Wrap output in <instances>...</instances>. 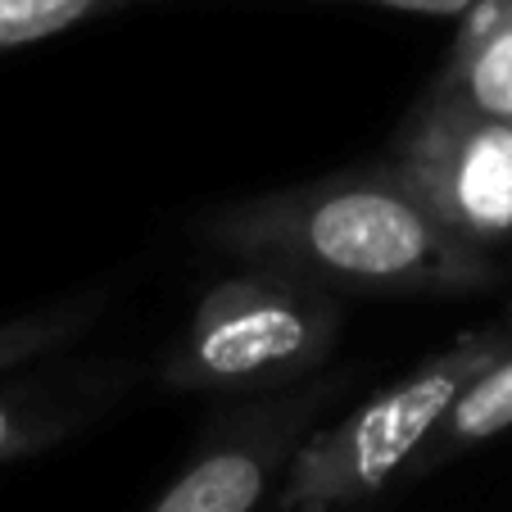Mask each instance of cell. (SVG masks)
<instances>
[{"label":"cell","mask_w":512,"mask_h":512,"mask_svg":"<svg viewBox=\"0 0 512 512\" xmlns=\"http://www.w3.org/2000/svg\"><path fill=\"white\" fill-rule=\"evenodd\" d=\"M204 232L250 268L295 272L336 295H476L499 277L490 254L445 232L386 164L250 195Z\"/></svg>","instance_id":"cell-1"},{"label":"cell","mask_w":512,"mask_h":512,"mask_svg":"<svg viewBox=\"0 0 512 512\" xmlns=\"http://www.w3.org/2000/svg\"><path fill=\"white\" fill-rule=\"evenodd\" d=\"M512 349V331H472L449 349L431 354L422 368L340 417L336 426L309 431L290 458L277 490L281 512H349L381 494L408 472L413 454L431 440L440 417L454 408L463 386Z\"/></svg>","instance_id":"cell-2"},{"label":"cell","mask_w":512,"mask_h":512,"mask_svg":"<svg viewBox=\"0 0 512 512\" xmlns=\"http://www.w3.org/2000/svg\"><path fill=\"white\" fill-rule=\"evenodd\" d=\"M340 295L277 268L213 281L195 304L164 381L177 390H254L318 372L340 340Z\"/></svg>","instance_id":"cell-3"},{"label":"cell","mask_w":512,"mask_h":512,"mask_svg":"<svg viewBox=\"0 0 512 512\" xmlns=\"http://www.w3.org/2000/svg\"><path fill=\"white\" fill-rule=\"evenodd\" d=\"M390 177L458 241L490 250L512 236V123L431 87L395 136Z\"/></svg>","instance_id":"cell-4"},{"label":"cell","mask_w":512,"mask_h":512,"mask_svg":"<svg viewBox=\"0 0 512 512\" xmlns=\"http://www.w3.org/2000/svg\"><path fill=\"white\" fill-rule=\"evenodd\" d=\"M331 390L336 381H313L290 399L250 408L241 422L213 435L150 512H254L309 440L313 417Z\"/></svg>","instance_id":"cell-5"},{"label":"cell","mask_w":512,"mask_h":512,"mask_svg":"<svg viewBox=\"0 0 512 512\" xmlns=\"http://www.w3.org/2000/svg\"><path fill=\"white\" fill-rule=\"evenodd\" d=\"M435 87L508 123L512 105V0H472Z\"/></svg>","instance_id":"cell-6"},{"label":"cell","mask_w":512,"mask_h":512,"mask_svg":"<svg viewBox=\"0 0 512 512\" xmlns=\"http://www.w3.org/2000/svg\"><path fill=\"white\" fill-rule=\"evenodd\" d=\"M508 426H512V349L467 381L463 395L454 399V408L431 431V440L413 454L408 472H435V467L449 463L454 454L485 445V440L503 435Z\"/></svg>","instance_id":"cell-7"},{"label":"cell","mask_w":512,"mask_h":512,"mask_svg":"<svg viewBox=\"0 0 512 512\" xmlns=\"http://www.w3.org/2000/svg\"><path fill=\"white\" fill-rule=\"evenodd\" d=\"M100 295H87V300H64L50 304V309H32L23 318L0 322V372L19 368L28 358L50 354V349L68 345L73 336L87 331V322L96 318Z\"/></svg>","instance_id":"cell-8"},{"label":"cell","mask_w":512,"mask_h":512,"mask_svg":"<svg viewBox=\"0 0 512 512\" xmlns=\"http://www.w3.org/2000/svg\"><path fill=\"white\" fill-rule=\"evenodd\" d=\"M123 5L132 0H0V55L50 41L87 19L123 10Z\"/></svg>","instance_id":"cell-9"},{"label":"cell","mask_w":512,"mask_h":512,"mask_svg":"<svg viewBox=\"0 0 512 512\" xmlns=\"http://www.w3.org/2000/svg\"><path fill=\"white\" fill-rule=\"evenodd\" d=\"M55 431H59V417L46 404L19 399V395H0V463L55 440Z\"/></svg>","instance_id":"cell-10"},{"label":"cell","mask_w":512,"mask_h":512,"mask_svg":"<svg viewBox=\"0 0 512 512\" xmlns=\"http://www.w3.org/2000/svg\"><path fill=\"white\" fill-rule=\"evenodd\" d=\"M358 5H377V10H399V14H426V19H463L472 10V0H358Z\"/></svg>","instance_id":"cell-11"},{"label":"cell","mask_w":512,"mask_h":512,"mask_svg":"<svg viewBox=\"0 0 512 512\" xmlns=\"http://www.w3.org/2000/svg\"><path fill=\"white\" fill-rule=\"evenodd\" d=\"M508 123H512V105H508Z\"/></svg>","instance_id":"cell-12"}]
</instances>
